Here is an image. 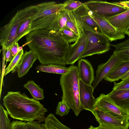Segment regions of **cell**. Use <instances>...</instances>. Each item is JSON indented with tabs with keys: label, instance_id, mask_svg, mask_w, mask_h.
Returning a JSON list of instances; mask_svg holds the SVG:
<instances>
[{
	"label": "cell",
	"instance_id": "40",
	"mask_svg": "<svg viewBox=\"0 0 129 129\" xmlns=\"http://www.w3.org/2000/svg\"><path fill=\"white\" fill-rule=\"evenodd\" d=\"M128 33H129V27L126 31L125 34L127 35Z\"/></svg>",
	"mask_w": 129,
	"mask_h": 129
},
{
	"label": "cell",
	"instance_id": "5",
	"mask_svg": "<svg viewBox=\"0 0 129 129\" xmlns=\"http://www.w3.org/2000/svg\"><path fill=\"white\" fill-rule=\"evenodd\" d=\"M36 7V5L27 6L18 11L8 23L0 29V43L6 50L17 41V33L20 23Z\"/></svg>",
	"mask_w": 129,
	"mask_h": 129
},
{
	"label": "cell",
	"instance_id": "3",
	"mask_svg": "<svg viewBox=\"0 0 129 129\" xmlns=\"http://www.w3.org/2000/svg\"><path fill=\"white\" fill-rule=\"evenodd\" d=\"M69 67V72L61 75L60 78V85L62 92V100L66 102L78 116L82 110L79 97L80 78L77 66L72 65Z\"/></svg>",
	"mask_w": 129,
	"mask_h": 129
},
{
	"label": "cell",
	"instance_id": "6",
	"mask_svg": "<svg viewBox=\"0 0 129 129\" xmlns=\"http://www.w3.org/2000/svg\"><path fill=\"white\" fill-rule=\"evenodd\" d=\"M85 31L87 43L80 59L95 54H102L109 50L110 41L104 35L87 30Z\"/></svg>",
	"mask_w": 129,
	"mask_h": 129
},
{
	"label": "cell",
	"instance_id": "42",
	"mask_svg": "<svg viewBox=\"0 0 129 129\" xmlns=\"http://www.w3.org/2000/svg\"></svg>",
	"mask_w": 129,
	"mask_h": 129
},
{
	"label": "cell",
	"instance_id": "31",
	"mask_svg": "<svg viewBox=\"0 0 129 129\" xmlns=\"http://www.w3.org/2000/svg\"><path fill=\"white\" fill-rule=\"evenodd\" d=\"M129 90V79H125L117 83L114 82L113 90Z\"/></svg>",
	"mask_w": 129,
	"mask_h": 129
},
{
	"label": "cell",
	"instance_id": "27",
	"mask_svg": "<svg viewBox=\"0 0 129 129\" xmlns=\"http://www.w3.org/2000/svg\"><path fill=\"white\" fill-rule=\"evenodd\" d=\"M62 38L67 43L76 42L79 36L66 26L62 29L57 31Z\"/></svg>",
	"mask_w": 129,
	"mask_h": 129
},
{
	"label": "cell",
	"instance_id": "36",
	"mask_svg": "<svg viewBox=\"0 0 129 129\" xmlns=\"http://www.w3.org/2000/svg\"><path fill=\"white\" fill-rule=\"evenodd\" d=\"M19 47L18 42L15 43L10 46L11 52L14 57L19 52L18 48Z\"/></svg>",
	"mask_w": 129,
	"mask_h": 129
},
{
	"label": "cell",
	"instance_id": "26",
	"mask_svg": "<svg viewBox=\"0 0 129 129\" xmlns=\"http://www.w3.org/2000/svg\"><path fill=\"white\" fill-rule=\"evenodd\" d=\"M23 54V51L22 49L14 57L12 60L5 70L4 74V76L10 72L13 73L15 72L21 62Z\"/></svg>",
	"mask_w": 129,
	"mask_h": 129
},
{
	"label": "cell",
	"instance_id": "14",
	"mask_svg": "<svg viewBox=\"0 0 129 129\" xmlns=\"http://www.w3.org/2000/svg\"><path fill=\"white\" fill-rule=\"evenodd\" d=\"M73 12L80 18L84 24L94 33L103 34L99 26L91 16V12L84 4Z\"/></svg>",
	"mask_w": 129,
	"mask_h": 129
},
{
	"label": "cell",
	"instance_id": "24",
	"mask_svg": "<svg viewBox=\"0 0 129 129\" xmlns=\"http://www.w3.org/2000/svg\"><path fill=\"white\" fill-rule=\"evenodd\" d=\"M110 45L115 48L117 53L123 61H129V38L122 42Z\"/></svg>",
	"mask_w": 129,
	"mask_h": 129
},
{
	"label": "cell",
	"instance_id": "9",
	"mask_svg": "<svg viewBox=\"0 0 129 129\" xmlns=\"http://www.w3.org/2000/svg\"><path fill=\"white\" fill-rule=\"evenodd\" d=\"M91 17L99 26L103 34L110 42L125 38V34L118 31L104 17L91 12Z\"/></svg>",
	"mask_w": 129,
	"mask_h": 129
},
{
	"label": "cell",
	"instance_id": "7",
	"mask_svg": "<svg viewBox=\"0 0 129 129\" xmlns=\"http://www.w3.org/2000/svg\"><path fill=\"white\" fill-rule=\"evenodd\" d=\"M92 12L104 17L107 20L110 18L125 11L127 8L114 2L100 0H90L84 3Z\"/></svg>",
	"mask_w": 129,
	"mask_h": 129
},
{
	"label": "cell",
	"instance_id": "35",
	"mask_svg": "<svg viewBox=\"0 0 129 129\" xmlns=\"http://www.w3.org/2000/svg\"><path fill=\"white\" fill-rule=\"evenodd\" d=\"M6 50L7 51L5 55V60L7 62H11L13 59L14 56L11 52L10 46L8 47Z\"/></svg>",
	"mask_w": 129,
	"mask_h": 129
},
{
	"label": "cell",
	"instance_id": "33",
	"mask_svg": "<svg viewBox=\"0 0 129 129\" xmlns=\"http://www.w3.org/2000/svg\"><path fill=\"white\" fill-rule=\"evenodd\" d=\"M99 129H128V128L103 122L99 123Z\"/></svg>",
	"mask_w": 129,
	"mask_h": 129
},
{
	"label": "cell",
	"instance_id": "39",
	"mask_svg": "<svg viewBox=\"0 0 129 129\" xmlns=\"http://www.w3.org/2000/svg\"><path fill=\"white\" fill-rule=\"evenodd\" d=\"M87 129H99L98 127H94L92 125H91L90 127Z\"/></svg>",
	"mask_w": 129,
	"mask_h": 129
},
{
	"label": "cell",
	"instance_id": "32",
	"mask_svg": "<svg viewBox=\"0 0 129 129\" xmlns=\"http://www.w3.org/2000/svg\"><path fill=\"white\" fill-rule=\"evenodd\" d=\"M26 124L27 129H46L44 123L41 124L35 120L28 121Z\"/></svg>",
	"mask_w": 129,
	"mask_h": 129
},
{
	"label": "cell",
	"instance_id": "21",
	"mask_svg": "<svg viewBox=\"0 0 129 129\" xmlns=\"http://www.w3.org/2000/svg\"><path fill=\"white\" fill-rule=\"evenodd\" d=\"M37 10L36 7L22 21L20 24L17 33V41L26 36L30 31V24L32 16Z\"/></svg>",
	"mask_w": 129,
	"mask_h": 129
},
{
	"label": "cell",
	"instance_id": "20",
	"mask_svg": "<svg viewBox=\"0 0 129 129\" xmlns=\"http://www.w3.org/2000/svg\"><path fill=\"white\" fill-rule=\"evenodd\" d=\"M35 69L39 72L64 75L69 71V68L55 64H42L38 65Z\"/></svg>",
	"mask_w": 129,
	"mask_h": 129
},
{
	"label": "cell",
	"instance_id": "10",
	"mask_svg": "<svg viewBox=\"0 0 129 129\" xmlns=\"http://www.w3.org/2000/svg\"><path fill=\"white\" fill-rule=\"evenodd\" d=\"M79 83V97L81 107L82 110L90 111L92 113L95 109L96 101L93 96V89L91 85H87L80 79Z\"/></svg>",
	"mask_w": 129,
	"mask_h": 129
},
{
	"label": "cell",
	"instance_id": "28",
	"mask_svg": "<svg viewBox=\"0 0 129 129\" xmlns=\"http://www.w3.org/2000/svg\"><path fill=\"white\" fill-rule=\"evenodd\" d=\"M8 113L1 104L0 105V129H11L12 123Z\"/></svg>",
	"mask_w": 129,
	"mask_h": 129
},
{
	"label": "cell",
	"instance_id": "25",
	"mask_svg": "<svg viewBox=\"0 0 129 129\" xmlns=\"http://www.w3.org/2000/svg\"><path fill=\"white\" fill-rule=\"evenodd\" d=\"M44 122L46 129H71L61 123L52 113L46 117Z\"/></svg>",
	"mask_w": 129,
	"mask_h": 129
},
{
	"label": "cell",
	"instance_id": "22",
	"mask_svg": "<svg viewBox=\"0 0 129 129\" xmlns=\"http://www.w3.org/2000/svg\"><path fill=\"white\" fill-rule=\"evenodd\" d=\"M68 17L67 12L63 9L57 14L48 29L58 31L64 28Z\"/></svg>",
	"mask_w": 129,
	"mask_h": 129
},
{
	"label": "cell",
	"instance_id": "23",
	"mask_svg": "<svg viewBox=\"0 0 129 129\" xmlns=\"http://www.w3.org/2000/svg\"><path fill=\"white\" fill-rule=\"evenodd\" d=\"M23 87L29 92L33 98L39 101L44 98V90L37 84L33 80H30L24 84Z\"/></svg>",
	"mask_w": 129,
	"mask_h": 129
},
{
	"label": "cell",
	"instance_id": "12",
	"mask_svg": "<svg viewBox=\"0 0 129 129\" xmlns=\"http://www.w3.org/2000/svg\"><path fill=\"white\" fill-rule=\"evenodd\" d=\"M122 61L115 50L107 62L98 65L96 71V78L92 86L93 89L96 88L99 82L104 79L115 66Z\"/></svg>",
	"mask_w": 129,
	"mask_h": 129
},
{
	"label": "cell",
	"instance_id": "38",
	"mask_svg": "<svg viewBox=\"0 0 129 129\" xmlns=\"http://www.w3.org/2000/svg\"><path fill=\"white\" fill-rule=\"evenodd\" d=\"M129 79V70L125 74L122 76L120 78V79L122 80Z\"/></svg>",
	"mask_w": 129,
	"mask_h": 129
},
{
	"label": "cell",
	"instance_id": "29",
	"mask_svg": "<svg viewBox=\"0 0 129 129\" xmlns=\"http://www.w3.org/2000/svg\"><path fill=\"white\" fill-rule=\"evenodd\" d=\"M63 4V9L68 12H74L84 3L78 1L68 0L65 1Z\"/></svg>",
	"mask_w": 129,
	"mask_h": 129
},
{
	"label": "cell",
	"instance_id": "2",
	"mask_svg": "<svg viewBox=\"0 0 129 129\" xmlns=\"http://www.w3.org/2000/svg\"><path fill=\"white\" fill-rule=\"evenodd\" d=\"M3 105L10 117L21 121H44L47 110L39 102L24 93L10 91L3 99Z\"/></svg>",
	"mask_w": 129,
	"mask_h": 129
},
{
	"label": "cell",
	"instance_id": "37",
	"mask_svg": "<svg viewBox=\"0 0 129 129\" xmlns=\"http://www.w3.org/2000/svg\"><path fill=\"white\" fill-rule=\"evenodd\" d=\"M114 3L124 7L129 8V1H120L119 2H114Z\"/></svg>",
	"mask_w": 129,
	"mask_h": 129
},
{
	"label": "cell",
	"instance_id": "17",
	"mask_svg": "<svg viewBox=\"0 0 129 129\" xmlns=\"http://www.w3.org/2000/svg\"><path fill=\"white\" fill-rule=\"evenodd\" d=\"M112 25L121 33L125 34L129 27V8L125 12L109 18Z\"/></svg>",
	"mask_w": 129,
	"mask_h": 129
},
{
	"label": "cell",
	"instance_id": "16",
	"mask_svg": "<svg viewBox=\"0 0 129 129\" xmlns=\"http://www.w3.org/2000/svg\"><path fill=\"white\" fill-rule=\"evenodd\" d=\"M37 59L36 54L32 51H25L17 70L18 77L21 78L26 74Z\"/></svg>",
	"mask_w": 129,
	"mask_h": 129
},
{
	"label": "cell",
	"instance_id": "18",
	"mask_svg": "<svg viewBox=\"0 0 129 129\" xmlns=\"http://www.w3.org/2000/svg\"><path fill=\"white\" fill-rule=\"evenodd\" d=\"M107 95L116 105L129 111V90H112Z\"/></svg>",
	"mask_w": 129,
	"mask_h": 129
},
{
	"label": "cell",
	"instance_id": "41",
	"mask_svg": "<svg viewBox=\"0 0 129 129\" xmlns=\"http://www.w3.org/2000/svg\"><path fill=\"white\" fill-rule=\"evenodd\" d=\"M127 35L129 37V33H128Z\"/></svg>",
	"mask_w": 129,
	"mask_h": 129
},
{
	"label": "cell",
	"instance_id": "8",
	"mask_svg": "<svg viewBox=\"0 0 129 129\" xmlns=\"http://www.w3.org/2000/svg\"><path fill=\"white\" fill-rule=\"evenodd\" d=\"M95 109L107 112L119 118L129 120V112L120 107L109 98L102 93L96 99Z\"/></svg>",
	"mask_w": 129,
	"mask_h": 129
},
{
	"label": "cell",
	"instance_id": "1",
	"mask_svg": "<svg viewBox=\"0 0 129 129\" xmlns=\"http://www.w3.org/2000/svg\"><path fill=\"white\" fill-rule=\"evenodd\" d=\"M26 44L36 54L42 64L65 66L70 45L57 31L49 29L36 30L25 36Z\"/></svg>",
	"mask_w": 129,
	"mask_h": 129
},
{
	"label": "cell",
	"instance_id": "15",
	"mask_svg": "<svg viewBox=\"0 0 129 129\" xmlns=\"http://www.w3.org/2000/svg\"><path fill=\"white\" fill-rule=\"evenodd\" d=\"M92 113L99 123L103 122L127 128L129 126L128 120L119 118L107 112L95 109Z\"/></svg>",
	"mask_w": 129,
	"mask_h": 129
},
{
	"label": "cell",
	"instance_id": "30",
	"mask_svg": "<svg viewBox=\"0 0 129 129\" xmlns=\"http://www.w3.org/2000/svg\"><path fill=\"white\" fill-rule=\"evenodd\" d=\"M70 108L65 101H62L58 103L56 108L55 114L61 116L67 115Z\"/></svg>",
	"mask_w": 129,
	"mask_h": 129
},
{
	"label": "cell",
	"instance_id": "19",
	"mask_svg": "<svg viewBox=\"0 0 129 129\" xmlns=\"http://www.w3.org/2000/svg\"><path fill=\"white\" fill-rule=\"evenodd\" d=\"M129 70V61H122L115 66L105 77L104 79L110 82H115Z\"/></svg>",
	"mask_w": 129,
	"mask_h": 129
},
{
	"label": "cell",
	"instance_id": "13",
	"mask_svg": "<svg viewBox=\"0 0 129 129\" xmlns=\"http://www.w3.org/2000/svg\"><path fill=\"white\" fill-rule=\"evenodd\" d=\"M77 67L80 79L85 83L91 85L95 77L91 63L86 59H81L78 61Z\"/></svg>",
	"mask_w": 129,
	"mask_h": 129
},
{
	"label": "cell",
	"instance_id": "34",
	"mask_svg": "<svg viewBox=\"0 0 129 129\" xmlns=\"http://www.w3.org/2000/svg\"><path fill=\"white\" fill-rule=\"evenodd\" d=\"M11 123V129H27L26 121H13Z\"/></svg>",
	"mask_w": 129,
	"mask_h": 129
},
{
	"label": "cell",
	"instance_id": "11",
	"mask_svg": "<svg viewBox=\"0 0 129 129\" xmlns=\"http://www.w3.org/2000/svg\"><path fill=\"white\" fill-rule=\"evenodd\" d=\"M87 42V37L85 32L79 36L74 44L70 45L66 57L67 64H73L80 59L85 49Z\"/></svg>",
	"mask_w": 129,
	"mask_h": 129
},
{
	"label": "cell",
	"instance_id": "4",
	"mask_svg": "<svg viewBox=\"0 0 129 129\" xmlns=\"http://www.w3.org/2000/svg\"><path fill=\"white\" fill-rule=\"evenodd\" d=\"M36 5L37 10L32 17L30 31L48 29L58 13L64 7L63 3L57 4L54 1L43 2Z\"/></svg>",
	"mask_w": 129,
	"mask_h": 129
}]
</instances>
